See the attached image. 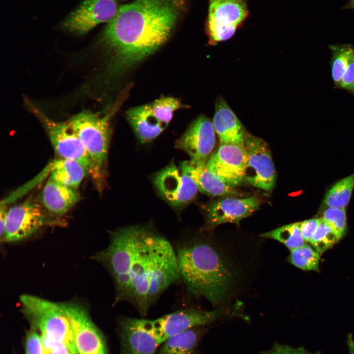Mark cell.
<instances>
[{
  "mask_svg": "<svg viewBox=\"0 0 354 354\" xmlns=\"http://www.w3.org/2000/svg\"><path fill=\"white\" fill-rule=\"evenodd\" d=\"M95 259L110 271L115 303H131L142 316L171 285L180 279L176 252L152 229L133 225L111 233L108 247Z\"/></svg>",
  "mask_w": 354,
  "mask_h": 354,
  "instance_id": "cell-1",
  "label": "cell"
},
{
  "mask_svg": "<svg viewBox=\"0 0 354 354\" xmlns=\"http://www.w3.org/2000/svg\"><path fill=\"white\" fill-rule=\"evenodd\" d=\"M185 5V0H133L118 7L100 38L112 54L111 71L122 72L162 46Z\"/></svg>",
  "mask_w": 354,
  "mask_h": 354,
  "instance_id": "cell-2",
  "label": "cell"
},
{
  "mask_svg": "<svg viewBox=\"0 0 354 354\" xmlns=\"http://www.w3.org/2000/svg\"><path fill=\"white\" fill-rule=\"evenodd\" d=\"M176 252L180 279L188 293L213 304L221 301L231 287L234 274L217 249L204 240H190Z\"/></svg>",
  "mask_w": 354,
  "mask_h": 354,
  "instance_id": "cell-3",
  "label": "cell"
},
{
  "mask_svg": "<svg viewBox=\"0 0 354 354\" xmlns=\"http://www.w3.org/2000/svg\"><path fill=\"white\" fill-rule=\"evenodd\" d=\"M110 115L84 111L68 121L83 144L92 167L91 176L99 190L103 188L110 143Z\"/></svg>",
  "mask_w": 354,
  "mask_h": 354,
  "instance_id": "cell-4",
  "label": "cell"
},
{
  "mask_svg": "<svg viewBox=\"0 0 354 354\" xmlns=\"http://www.w3.org/2000/svg\"><path fill=\"white\" fill-rule=\"evenodd\" d=\"M20 301L24 313L41 334L63 343L72 354H79L71 324L62 303L30 295H21Z\"/></svg>",
  "mask_w": 354,
  "mask_h": 354,
  "instance_id": "cell-5",
  "label": "cell"
},
{
  "mask_svg": "<svg viewBox=\"0 0 354 354\" xmlns=\"http://www.w3.org/2000/svg\"><path fill=\"white\" fill-rule=\"evenodd\" d=\"M26 103L44 126L52 145L59 158L70 159L80 163L91 175L90 159L79 138L67 122L54 120L47 116L28 99Z\"/></svg>",
  "mask_w": 354,
  "mask_h": 354,
  "instance_id": "cell-6",
  "label": "cell"
},
{
  "mask_svg": "<svg viewBox=\"0 0 354 354\" xmlns=\"http://www.w3.org/2000/svg\"><path fill=\"white\" fill-rule=\"evenodd\" d=\"M249 13L246 0H209L206 30L209 42L231 38Z\"/></svg>",
  "mask_w": 354,
  "mask_h": 354,
  "instance_id": "cell-7",
  "label": "cell"
},
{
  "mask_svg": "<svg viewBox=\"0 0 354 354\" xmlns=\"http://www.w3.org/2000/svg\"><path fill=\"white\" fill-rule=\"evenodd\" d=\"M244 146L247 158L244 181L254 187L272 191L276 173L267 144L261 138L247 133Z\"/></svg>",
  "mask_w": 354,
  "mask_h": 354,
  "instance_id": "cell-8",
  "label": "cell"
},
{
  "mask_svg": "<svg viewBox=\"0 0 354 354\" xmlns=\"http://www.w3.org/2000/svg\"><path fill=\"white\" fill-rule=\"evenodd\" d=\"M42 206L31 199L7 210L1 241L15 242L24 239L47 223Z\"/></svg>",
  "mask_w": 354,
  "mask_h": 354,
  "instance_id": "cell-9",
  "label": "cell"
},
{
  "mask_svg": "<svg viewBox=\"0 0 354 354\" xmlns=\"http://www.w3.org/2000/svg\"><path fill=\"white\" fill-rule=\"evenodd\" d=\"M221 314V311L218 310L203 311L189 308L151 320V323L155 335L161 344L174 335L212 323Z\"/></svg>",
  "mask_w": 354,
  "mask_h": 354,
  "instance_id": "cell-10",
  "label": "cell"
},
{
  "mask_svg": "<svg viewBox=\"0 0 354 354\" xmlns=\"http://www.w3.org/2000/svg\"><path fill=\"white\" fill-rule=\"evenodd\" d=\"M73 329L79 354H107L103 337L86 310L74 303H62Z\"/></svg>",
  "mask_w": 354,
  "mask_h": 354,
  "instance_id": "cell-11",
  "label": "cell"
},
{
  "mask_svg": "<svg viewBox=\"0 0 354 354\" xmlns=\"http://www.w3.org/2000/svg\"><path fill=\"white\" fill-rule=\"evenodd\" d=\"M118 8L116 0H85L65 18L62 27L77 35L85 34L98 25L109 22Z\"/></svg>",
  "mask_w": 354,
  "mask_h": 354,
  "instance_id": "cell-12",
  "label": "cell"
},
{
  "mask_svg": "<svg viewBox=\"0 0 354 354\" xmlns=\"http://www.w3.org/2000/svg\"><path fill=\"white\" fill-rule=\"evenodd\" d=\"M215 144L212 122L205 116L198 117L176 142V147L185 152L193 163H206Z\"/></svg>",
  "mask_w": 354,
  "mask_h": 354,
  "instance_id": "cell-13",
  "label": "cell"
},
{
  "mask_svg": "<svg viewBox=\"0 0 354 354\" xmlns=\"http://www.w3.org/2000/svg\"><path fill=\"white\" fill-rule=\"evenodd\" d=\"M247 158L244 146L220 144L206 164L210 171L236 187L244 181Z\"/></svg>",
  "mask_w": 354,
  "mask_h": 354,
  "instance_id": "cell-14",
  "label": "cell"
},
{
  "mask_svg": "<svg viewBox=\"0 0 354 354\" xmlns=\"http://www.w3.org/2000/svg\"><path fill=\"white\" fill-rule=\"evenodd\" d=\"M120 354H155L160 343L151 320L125 317L119 322Z\"/></svg>",
  "mask_w": 354,
  "mask_h": 354,
  "instance_id": "cell-15",
  "label": "cell"
},
{
  "mask_svg": "<svg viewBox=\"0 0 354 354\" xmlns=\"http://www.w3.org/2000/svg\"><path fill=\"white\" fill-rule=\"evenodd\" d=\"M154 183L164 199L175 206H184L197 194L198 188L187 174L171 164L155 177Z\"/></svg>",
  "mask_w": 354,
  "mask_h": 354,
  "instance_id": "cell-16",
  "label": "cell"
},
{
  "mask_svg": "<svg viewBox=\"0 0 354 354\" xmlns=\"http://www.w3.org/2000/svg\"><path fill=\"white\" fill-rule=\"evenodd\" d=\"M229 197L212 202L207 207L206 218L210 226L226 223L238 224L258 210L260 205V200L256 196L244 198Z\"/></svg>",
  "mask_w": 354,
  "mask_h": 354,
  "instance_id": "cell-17",
  "label": "cell"
},
{
  "mask_svg": "<svg viewBox=\"0 0 354 354\" xmlns=\"http://www.w3.org/2000/svg\"><path fill=\"white\" fill-rule=\"evenodd\" d=\"M212 123L220 144L244 146L247 132L234 112L221 97L217 99Z\"/></svg>",
  "mask_w": 354,
  "mask_h": 354,
  "instance_id": "cell-18",
  "label": "cell"
},
{
  "mask_svg": "<svg viewBox=\"0 0 354 354\" xmlns=\"http://www.w3.org/2000/svg\"><path fill=\"white\" fill-rule=\"evenodd\" d=\"M206 163H193L190 160L185 161L181 163L180 170L188 175L195 182L199 190L205 194L214 196L236 195L235 187L210 171Z\"/></svg>",
  "mask_w": 354,
  "mask_h": 354,
  "instance_id": "cell-19",
  "label": "cell"
},
{
  "mask_svg": "<svg viewBox=\"0 0 354 354\" xmlns=\"http://www.w3.org/2000/svg\"><path fill=\"white\" fill-rule=\"evenodd\" d=\"M126 118L142 143L153 140L168 124L159 121L153 115L150 104L132 108L126 112Z\"/></svg>",
  "mask_w": 354,
  "mask_h": 354,
  "instance_id": "cell-20",
  "label": "cell"
},
{
  "mask_svg": "<svg viewBox=\"0 0 354 354\" xmlns=\"http://www.w3.org/2000/svg\"><path fill=\"white\" fill-rule=\"evenodd\" d=\"M76 189L51 178L45 184L41 193L44 207L51 213L62 215L68 212L80 200Z\"/></svg>",
  "mask_w": 354,
  "mask_h": 354,
  "instance_id": "cell-21",
  "label": "cell"
},
{
  "mask_svg": "<svg viewBox=\"0 0 354 354\" xmlns=\"http://www.w3.org/2000/svg\"><path fill=\"white\" fill-rule=\"evenodd\" d=\"M50 167V178L76 190L88 174L80 163L70 159L59 157L53 161Z\"/></svg>",
  "mask_w": 354,
  "mask_h": 354,
  "instance_id": "cell-22",
  "label": "cell"
},
{
  "mask_svg": "<svg viewBox=\"0 0 354 354\" xmlns=\"http://www.w3.org/2000/svg\"><path fill=\"white\" fill-rule=\"evenodd\" d=\"M200 338L199 331L189 329L167 339L162 344L158 354H196Z\"/></svg>",
  "mask_w": 354,
  "mask_h": 354,
  "instance_id": "cell-23",
  "label": "cell"
},
{
  "mask_svg": "<svg viewBox=\"0 0 354 354\" xmlns=\"http://www.w3.org/2000/svg\"><path fill=\"white\" fill-rule=\"evenodd\" d=\"M329 48L331 54L332 79L335 87L339 88L343 75L354 54V45L350 44L331 45Z\"/></svg>",
  "mask_w": 354,
  "mask_h": 354,
  "instance_id": "cell-24",
  "label": "cell"
},
{
  "mask_svg": "<svg viewBox=\"0 0 354 354\" xmlns=\"http://www.w3.org/2000/svg\"><path fill=\"white\" fill-rule=\"evenodd\" d=\"M354 187V173L337 182L327 192L324 204L327 207L345 208Z\"/></svg>",
  "mask_w": 354,
  "mask_h": 354,
  "instance_id": "cell-25",
  "label": "cell"
},
{
  "mask_svg": "<svg viewBox=\"0 0 354 354\" xmlns=\"http://www.w3.org/2000/svg\"><path fill=\"white\" fill-rule=\"evenodd\" d=\"M262 236L276 240L291 250L305 244L302 236L298 222L287 224L262 234Z\"/></svg>",
  "mask_w": 354,
  "mask_h": 354,
  "instance_id": "cell-26",
  "label": "cell"
},
{
  "mask_svg": "<svg viewBox=\"0 0 354 354\" xmlns=\"http://www.w3.org/2000/svg\"><path fill=\"white\" fill-rule=\"evenodd\" d=\"M289 261L296 267L304 270H318L320 254L310 245L303 246L291 250Z\"/></svg>",
  "mask_w": 354,
  "mask_h": 354,
  "instance_id": "cell-27",
  "label": "cell"
},
{
  "mask_svg": "<svg viewBox=\"0 0 354 354\" xmlns=\"http://www.w3.org/2000/svg\"><path fill=\"white\" fill-rule=\"evenodd\" d=\"M340 237L334 230L322 218L310 243L315 250L322 254L336 243Z\"/></svg>",
  "mask_w": 354,
  "mask_h": 354,
  "instance_id": "cell-28",
  "label": "cell"
},
{
  "mask_svg": "<svg viewBox=\"0 0 354 354\" xmlns=\"http://www.w3.org/2000/svg\"><path fill=\"white\" fill-rule=\"evenodd\" d=\"M150 105L154 116L167 124L172 120L174 112L183 106L178 99L171 97L160 98Z\"/></svg>",
  "mask_w": 354,
  "mask_h": 354,
  "instance_id": "cell-29",
  "label": "cell"
},
{
  "mask_svg": "<svg viewBox=\"0 0 354 354\" xmlns=\"http://www.w3.org/2000/svg\"><path fill=\"white\" fill-rule=\"evenodd\" d=\"M336 232L340 238L346 230V215L345 208L327 207L321 217Z\"/></svg>",
  "mask_w": 354,
  "mask_h": 354,
  "instance_id": "cell-30",
  "label": "cell"
},
{
  "mask_svg": "<svg viewBox=\"0 0 354 354\" xmlns=\"http://www.w3.org/2000/svg\"><path fill=\"white\" fill-rule=\"evenodd\" d=\"M27 354H47L41 337L33 331L28 332L26 340Z\"/></svg>",
  "mask_w": 354,
  "mask_h": 354,
  "instance_id": "cell-31",
  "label": "cell"
},
{
  "mask_svg": "<svg viewBox=\"0 0 354 354\" xmlns=\"http://www.w3.org/2000/svg\"><path fill=\"white\" fill-rule=\"evenodd\" d=\"M262 354H320V353L319 351L311 352L302 347L295 348L276 344L270 350L264 351Z\"/></svg>",
  "mask_w": 354,
  "mask_h": 354,
  "instance_id": "cell-32",
  "label": "cell"
},
{
  "mask_svg": "<svg viewBox=\"0 0 354 354\" xmlns=\"http://www.w3.org/2000/svg\"><path fill=\"white\" fill-rule=\"evenodd\" d=\"M42 343L47 354H72L64 344L41 335Z\"/></svg>",
  "mask_w": 354,
  "mask_h": 354,
  "instance_id": "cell-33",
  "label": "cell"
},
{
  "mask_svg": "<svg viewBox=\"0 0 354 354\" xmlns=\"http://www.w3.org/2000/svg\"><path fill=\"white\" fill-rule=\"evenodd\" d=\"M320 218H313L298 222L302 236L306 242H310L320 222Z\"/></svg>",
  "mask_w": 354,
  "mask_h": 354,
  "instance_id": "cell-34",
  "label": "cell"
},
{
  "mask_svg": "<svg viewBox=\"0 0 354 354\" xmlns=\"http://www.w3.org/2000/svg\"><path fill=\"white\" fill-rule=\"evenodd\" d=\"M339 88L345 89L354 95V54L343 75Z\"/></svg>",
  "mask_w": 354,
  "mask_h": 354,
  "instance_id": "cell-35",
  "label": "cell"
},
{
  "mask_svg": "<svg viewBox=\"0 0 354 354\" xmlns=\"http://www.w3.org/2000/svg\"><path fill=\"white\" fill-rule=\"evenodd\" d=\"M7 210L5 208L4 206H1L0 211V236H2L4 224L5 222L6 216L7 214Z\"/></svg>",
  "mask_w": 354,
  "mask_h": 354,
  "instance_id": "cell-36",
  "label": "cell"
},
{
  "mask_svg": "<svg viewBox=\"0 0 354 354\" xmlns=\"http://www.w3.org/2000/svg\"><path fill=\"white\" fill-rule=\"evenodd\" d=\"M343 8L346 9H354V0H349Z\"/></svg>",
  "mask_w": 354,
  "mask_h": 354,
  "instance_id": "cell-37",
  "label": "cell"
},
{
  "mask_svg": "<svg viewBox=\"0 0 354 354\" xmlns=\"http://www.w3.org/2000/svg\"><path fill=\"white\" fill-rule=\"evenodd\" d=\"M348 354H354V350H351L350 351Z\"/></svg>",
  "mask_w": 354,
  "mask_h": 354,
  "instance_id": "cell-38",
  "label": "cell"
}]
</instances>
